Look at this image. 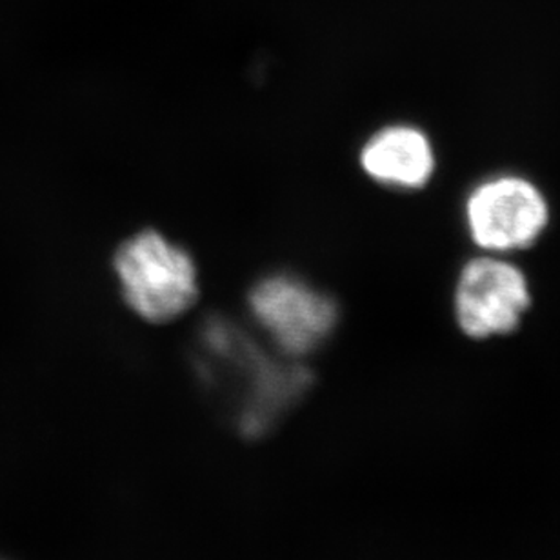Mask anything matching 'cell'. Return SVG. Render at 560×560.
Wrapping results in <instances>:
<instances>
[{
    "label": "cell",
    "instance_id": "obj_1",
    "mask_svg": "<svg viewBox=\"0 0 560 560\" xmlns=\"http://www.w3.org/2000/svg\"><path fill=\"white\" fill-rule=\"evenodd\" d=\"M114 270L126 304L148 323H172L199 299L194 257L155 230L136 233L120 244Z\"/></svg>",
    "mask_w": 560,
    "mask_h": 560
},
{
    "label": "cell",
    "instance_id": "obj_2",
    "mask_svg": "<svg viewBox=\"0 0 560 560\" xmlns=\"http://www.w3.org/2000/svg\"><path fill=\"white\" fill-rule=\"evenodd\" d=\"M248 304L260 328L285 355L317 351L339 323L334 296L290 271L257 280L249 290Z\"/></svg>",
    "mask_w": 560,
    "mask_h": 560
},
{
    "label": "cell",
    "instance_id": "obj_3",
    "mask_svg": "<svg viewBox=\"0 0 560 560\" xmlns=\"http://www.w3.org/2000/svg\"><path fill=\"white\" fill-rule=\"evenodd\" d=\"M550 222L545 195L528 178L499 175L480 183L466 202L469 237L488 254L529 248Z\"/></svg>",
    "mask_w": 560,
    "mask_h": 560
},
{
    "label": "cell",
    "instance_id": "obj_4",
    "mask_svg": "<svg viewBox=\"0 0 560 560\" xmlns=\"http://www.w3.org/2000/svg\"><path fill=\"white\" fill-rule=\"evenodd\" d=\"M532 302L528 279L517 266L490 254L469 260L455 288V317L464 335L490 339L512 334Z\"/></svg>",
    "mask_w": 560,
    "mask_h": 560
},
{
    "label": "cell",
    "instance_id": "obj_5",
    "mask_svg": "<svg viewBox=\"0 0 560 560\" xmlns=\"http://www.w3.org/2000/svg\"><path fill=\"white\" fill-rule=\"evenodd\" d=\"M359 161L372 180L400 191L424 188L436 166L431 140L410 125H392L375 131L362 145Z\"/></svg>",
    "mask_w": 560,
    "mask_h": 560
}]
</instances>
